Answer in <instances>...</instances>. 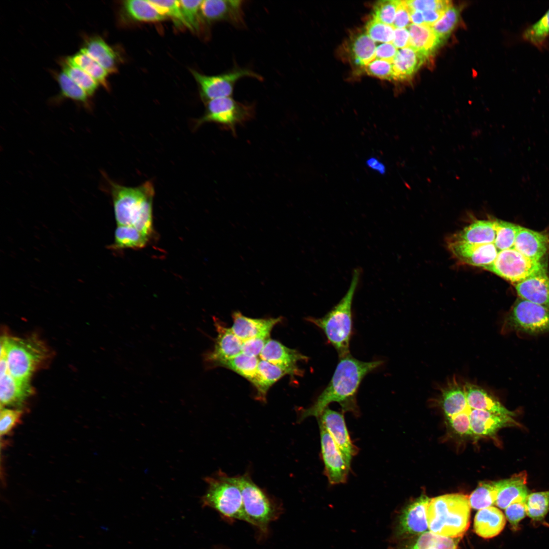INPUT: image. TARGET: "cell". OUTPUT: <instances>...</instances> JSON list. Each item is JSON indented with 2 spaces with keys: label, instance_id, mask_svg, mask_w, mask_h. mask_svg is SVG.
I'll list each match as a JSON object with an SVG mask.
<instances>
[{
  "label": "cell",
  "instance_id": "680465c9",
  "mask_svg": "<svg viewBox=\"0 0 549 549\" xmlns=\"http://www.w3.org/2000/svg\"><path fill=\"white\" fill-rule=\"evenodd\" d=\"M445 11L439 10H428L423 12L424 24L432 26L442 16Z\"/></svg>",
  "mask_w": 549,
  "mask_h": 549
},
{
  "label": "cell",
  "instance_id": "e0dca14e",
  "mask_svg": "<svg viewBox=\"0 0 549 549\" xmlns=\"http://www.w3.org/2000/svg\"><path fill=\"white\" fill-rule=\"evenodd\" d=\"M431 499L422 494L404 508L397 528L399 536L418 535L425 532L428 527L427 512Z\"/></svg>",
  "mask_w": 549,
  "mask_h": 549
},
{
  "label": "cell",
  "instance_id": "c3c4849f",
  "mask_svg": "<svg viewBox=\"0 0 549 549\" xmlns=\"http://www.w3.org/2000/svg\"><path fill=\"white\" fill-rule=\"evenodd\" d=\"M369 75L382 79L396 80L392 63L382 59H374L364 67Z\"/></svg>",
  "mask_w": 549,
  "mask_h": 549
},
{
  "label": "cell",
  "instance_id": "9c48e42d",
  "mask_svg": "<svg viewBox=\"0 0 549 549\" xmlns=\"http://www.w3.org/2000/svg\"><path fill=\"white\" fill-rule=\"evenodd\" d=\"M255 106L235 100L231 97L215 99L207 102L204 114L196 121V127L212 122L230 130L236 135V127L251 119Z\"/></svg>",
  "mask_w": 549,
  "mask_h": 549
},
{
  "label": "cell",
  "instance_id": "ba28073f",
  "mask_svg": "<svg viewBox=\"0 0 549 549\" xmlns=\"http://www.w3.org/2000/svg\"><path fill=\"white\" fill-rule=\"evenodd\" d=\"M504 331L536 334L549 331V307L518 298L503 321Z\"/></svg>",
  "mask_w": 549,
  "mask_h": 549
},
{
  "label": "cell",
  "instance_id": "7bdbcfd3",
  "mask_svg": "<svg viewBox=\"0 0 549 549\" xmlns=\"http://www.w3.org/2000/svg\"><path fill=\"white\" fill-rule=\"evenodd\" d=\"M162 14L170 17L176 25L191 29L182 14L179 1H149Z\"/></svg>",
  "mask_w": 549,
  "mask_h": 549
},
{
  "label": "cell",
  "instance_id": "30bf717a",
  "mask_svg": "<svg viewBox=\"0 0 549 549\" xmlns=\"http://www.w3.org/2000/svg\"><path fill=\"white\" fill-rule=\"evenodd\" d=\"M544 267L540 261L528 258L512 248L499 251L485 270L516 285Z\"/></svg>",
  "mask_w": 549,
  "mask_h": 549
},
{
  "label": "cell",
  "instance_id": "d590c367",
  "mask_svg": "<svg viewBox=\"0 0 549 549\" xmlns=\"http://www.w3.org/2000/svg\"><path fill=\"white\" fill-rule=\"evenodd\" d=\"M259 360L257 357L241 353L234 357L220 362L217 367L229 369L250 381L257 372Z\"/></svg>",
  "mask_w": 549,
  "mask_h": 549
},
{
  "label": "cell",
  "instance_id": "f5cc1de1",
  "mask_svg": "<svg viewBox=\"0 0 549 549\" xmlns=\"http://www.w3.org/2000/svg\"><path fill=\"white\" fill-rule=\"evenodd\" d=\"M269 339L259 337L242 342L241 353L252 356H260Z\"/></svg>",
  "mask_w": 549,
  "mask_h": 549
},
{
  "label": "cell",
  "instance_id": "d6a6232c",
  "mask_svg": "<svg viewBox=\"0 0 549 549\" xmlns=\"http://www.w3.org/2000/svg\"><path fill=\"white\" fill-rule=\"evenodd\" d=\"M522 38L540 50L548 48L549 9L538 21L523 31Z\"/></svg>",
  "mask_w": 549,
  "mask_h": 549
},
{
  "label": "cell",
  "instance_id": "2e32d148",
  "mask_svg": "<svg viewBox=\"0 0 549 549\" xmlns=\"http://www.w3.org/2000/svg\"><path fill=\"white\" fill-rule=\"evenodd\" d=\"M317 419L319 424L326 430L346 460L350 464L351 460L358 450L350 438L343 413L327 407Z\"/></svg>",
  "mask_w": 549,
  "mask_h": 549
},
{
  "label": "cell",
  "instance_id": "cb8c5ba5",
  "mask_svg": "<svg viewBox=\"0 0 549 549\" xmlns=\"http://www.w3.org/2000/svg\"><path fill=\"white\" fill-rule=\"evenodd\" d=\"M467 402L473 409L512 416L513 412L507 409L496 398L480 386L464 380Z\"/></svg>",
  "mask_w": 549,
  "mask_h": 549
},
{
  "label": "cell",
  "instance_id": "91938a15",
  "mask_svg": "<svg viewBox=\"0 0 549 549\" xmlns=\"http://www.w3.org/2000/svg\"><path fill=\"white\" fill-rule=\"evenodd\" d=\"M410 20L412 24L416 25L424 24L423 13L418 11L409 12Z\"/></svg>",
  "mask_w": 549,
  "mask_h": 549
},
{
  "label": "cell",
  "instance_id": "816d5d0a",
  "mask_svg": "<svg viewBox=\"0 0 549 549\" xmlns=\"http://www.w3.org/2000/svg\"><path fill=\"white\" fill-rule=\"evenodd\" d=\"M507 520L514 529H516L520 522L527 515L525 502H514L505 509Z\"/></svg>",
  "mask_w": 549,
  "mask_h": 549
},
{
  "label": "cell",
  "instance_id": "836d02e7",
  "mask_svg": "<svg viewBox=\"0 0 549 549\" xmlns=\"http://www.w3.org/2000/svg\"><path fill=\"white\" fill-rule=\"evenodd\" d=\"M70 58L76 66L89 75L99 85L108 88L107 77L109 73L84 50L81 48Z\"/></svg>",
  "mask_w": 549,
  "mask_h": 549
},
{
  "label": "cell",
  "instance_id": "f35d334b",
  "mask_svg": "<svg viewBox=\"0 0 549 549\" xmlns=\"http://www.w3.org/2000/svg\"><path fill=\"white\" fill-rule=\"evenodd\" d=\"M495 481H480L469 497L471 507L481 509L495 504L497 497Z\"/></svg>",
  "mask_w": 549,
  "mask_h": 549
},
{
  "label": "cell",
  "instance_id": "d4e9b609",
  "mask_svg": "<svg viewBox=\"0 0 549 549\" xmlns=\"http://www.w3.org/2000/svg\"><path fill=\"white\" fill-rule=\"evenodd\" d=\"M505 524L506 518L502 512L490 506L477 512L474 518V530L480 537L489 539L499 534Z\"/></svg>",
  "mask_w": 549,
  "mask_h": 549
},
{
  "label": "cell",
  "instance_id": "7dc6e473",
  "mask_svg": "<svg viewBox=\"0 0 549 549\" xmlns=\"http://www.w3.org/2000/svg\"><path fill=\"white\" fill-rule=\"evenodd\" d=\"M20 409L2 408L0 413V435L1 437L8 435L20 422L23 414Z\"/></svg>",
  "mask_w": 549,
  "mask_h": 549
},
{
  "label": "cell",
  "instance_id": "7402d4cb",
  "mask_svg": "<svg viewBox=\"0 0 549 549\" xmlns=\"http://www.w3.org/2000/svg\"><path fill=\"white\" fill-rule=\"evenodd\" d=\"M471 429L473 435L492 437L501 428L515 424L512 416L471 408Z\"/></svg>",
  "mask_w": 549,
  "mask_h": 549
},
{
  "label": "cell",
  "instance_id": "d6986e66",
  "mask_svg": "<svg viewBox=\"0 0 549 549\" xmlns=\"http://www.w3.org/2000/svg\"><path fill=\"white\" fill-rule=\"evenodd\" d=\"M231 329L242 342L259 337L269 338L273 328L281 322L282 317L251 318L236 311L232 315Z\"/></svg>",
  "mask_w": 549,
  "mask_h": 549
},
{
  "label": "cell",
  "instance_id": "8fae6325",
  "mask_svg": "<svg viewBox=\"0 0 549 549\" xmlns=\"http://www.w3.org/2000/svg\"><path fill=\"white\" fill-rule=\"evenodd\" d=\"M192 73L199 85L201 98L206 102L215 99L231 97L236 82L243 78H254L259 80L263 79L261 75L250 69L238 67L215 75H205L196 71H192Z\"/></svg>",
  "mask_w": 549,
  "mask_h": 549
},
{
  "label": "cell",
  "instance_id": "11a10c76",
  "mask_svg": "<svg viewBox=\"0 0 549 549\" xmlns=\"http://www.w3.org/2000/svg\"><path fill=\"white\" fill-rule=\"evenodd\" d=\"M398 51L392 43H383L376 47L375 59L392 63Z\"/></svg>",
  "mask_w": 549,
  "mask_h": 549
},
{
  "label": "cell",
  "instance_id": "8992f818",
  "mask_svg": "<svg viewBox=\"0 0 549 549\" xmlns=\"http://www.w3.org/2000/svg\"><path fill=\"white\" fill-rule=\"evenodd\" d=\"M204 481L207 489L201 499L203 506L213 508L230 520L253 525L245 511L241 490L231 476L219 470L215 475L204 478Z\"/></svg>",
  "mask_w": 549,
  "mask_h": 549
},
{
  "label": "cell",
  "instance_id": "277c9868",
  "mask_svg": "<svg viewBox=\"0 0 549 549\" xmlns=\"http://www.w3.org/2000/svg\"><path fill=\"white\" fill-rule=\"evenodd\" d=\"M361 272L360 268L354 269L346 293L325 316L318 318L311 317L306 318L307 321L323 331L328 342L337 351L340 358L350 354L352 331V306Z\"/></svg>",
  "mask_w": 549,
  "mask_h": 549
},
{
  "label": "cell",
  "instance_id": "3957f363",
  "mask_svg": "<svg viewBox=\"0 0 549 549\" xmlns=\"http://www.w3.org/2000/svg\"><path fill=\"white\" fill-rule=\"evenodd\" d=\"M470 507L469 497L461 493L431 499L427 512L429 529L438 535L459 538L468 529Z\"/></svg>",
  "mask_w": 549,
  "mask_h": 549
},
{
  "label": "cell",
  "instance_id": "b9f144b4",
  "mask_svg": "<svg viewBox=\"0 0 549 549\" xmlns=\"http://www.w3.org/2000/svg\"><path fill=\"white\" fill-rule=\"evenodd\" d=\"M459 17V9L451 6L445 11L441 18L431 27L443 42L455 28Z\"/></svg>",
  "mask_w": 549,
  "mask_h": 549
},
{
  "label": "cell",
  "instance_id": "e575fe53",
  "mask_svg": "<svg viewBox=\"0 0 549 549\" xmlns=\"http://www.w3.org/2000/svg\"><path fill=\"white\" fill-rule=\"evenodd\" d=\"M62 96L77 102L88 110L92 108L90 97L64 71L55 74Z\"/></svg>",
  "mask_w": 549,
  "mask_h": 549
},
{
  "label": "cell",
  "instance_id": "52a82bcc",
  "mask_svg": "<svg viewBox=\"0 0 549 549\" xmlns=\"http://www.w3.org/2000/svg\"><path fill=\"white\" fill-rule=\"evenodd\" d=\"M231 477L241 490L245 511L253 526L266 532L269 524L279 516L280 508L248 473Z\"/></svg>",
  "mask_w": 549,
  "mask_h": 549
},
{
  "label": "cell",
  "instance_id": "ab89813d",
  "mask_svg": "<svg viewBox=\"0 0 549 549\" xmlns=\"http://www.w3.org/2000/svg\"><path fill=\"white\" fill-rule=\"evenodd\" d=\"M525 506L529 517L534 521H543L549 511V491L528 494Z\"/></svg>",
  "mask_w": 549,
  "mask_h": 549
},
{
  "label": "cell",
  "instance_id": "60d3db41",
  "mask_svg": "<svg viewBox=\"0 0 549 549\" xmlns=\"http://www.w3.org/2000/svg\"><path fill=\"white\" fill-rule=\"evenodd\" d=\"M496 234L494 243L498 251L513 248L520 226L499 219H494Z\"/></svg>",
  "mask_w": 549,
  "mask_h": 549
},
{
  "label": "cell",
  "instance_id": "74e56055",
  "mask_svg": "<svg viewBox=\"0 0 549 549\" xmlns=\"http://www.w3.org/2000/svg\"><path fill=\"white\" fill-rule=\"evenodd\" d=\"M459 538L442 536L431 532L420 534L404 549H457Z\"/></svg>",
  "mask_w": 549,
  "mask_h": 549
},
{
  "label": "cell",
  "instance_id": "603a6c76",
  "mask_svg": "<svg viewBox=\"0 0 549 549\" xmlns=\"http://www.w3.org/2000/svg\"><path fill=\"white\" fill-rule=\"evenodd\" d=\"M548 244L544 234L521 226L513 248L528 258L540 261L547 252Z\"/></svg>",
  "mask_w": 549,
  "mask_h": 549
},
{
  "label": "cell",
  "instance_id": "7a4b0ae2",
  "mask_svg": "<svg viewBox=\"0 0 549 549\" xmlns=\"http://www.w3.org/2000/svg\"><path fill=\"white\" fill-rule=\"evenodd\" d=\"M112 197L117 225L131 226L150 237L155 189L148 180L137 187L118 184L104 174Z\"/></svg>",
  "mask_w": 549,
  "mask_h": 549
},
{
  "label": "cell",
  "instance_id": "44dd1931",
  "mask_svg": "<svg viewBox=\"0 0 549 549\" xmlns=\"http://www.w3.org/2000/svg\"><path fill=\"white\" fill-rule=\"evenodd\" d=\"M520 298L549 307V277L546 267L515 285Z\"/></svg>",
  "mask_w": 549,
  "mask_h": 549
},
{
  "label": "cell",
  "instance_id": "9f6ffc18",
  "mask_svg": "<svg viewBox=\"0 0 549 549\" xmlns=\"http://www.w3.org/2000/svg\"><path fill=\"white\" fill-rule=\"evenodd\" d=\"M392 44L397 49L410 46V34L407 28H394Z\"/></svg>",
  "mask_w": 549,
  "mask_h": 549
},
{
  "label": "cell",
  "instance_id": "f907efd6",
  "mask_svg": "<svg viewBox=\"0 0 549 549\" xmlns=\"http://www.w3.org/2000/svg\"><path fill=\"white\" fill-rule=\"evenodd\" d=\"M409 11L424 12L428 10L445 11L451 6L449 1L445 0H409L404 1Z\"/></svg>",
  "mask_w": 549,
  "mask_h": 549
},
{
  "label": "cell",
  "instance_id": "ee69618b",
  "mask_svg": "<svg viewBox=\"0 0 549 549\" xmlns=\"http://www.w3.org/2000/svg\"><path fill=\"white\" fill-rule=\"evenodd\" d=\"M365 30L366 33L374 41L392 43L394 28L392 25L372 18L367 23Z\"/></svg>",
  "mask_w": 549,
  "mask_h": 549
},
{
  "label": "cell",
  "instance_id": "4fadbf2b",
  "mask_svg": "<svg viewBox=\"0 0 549 549\" xmlns=\"http://www.w3.org/2000/svg\"><path fill=\"white\" fill-rule=\"evenodd\" d=\"M214 326L217 332L212 349L203 355L205 368L217 367L220 362L234 357L242 352V341L218 318H214Z\"/></svg>",
  "mask_w": 549,
  "mask_h": 549
},
{
  "label": "cell",
  "instance_id": "681fc988",
  "mask_svg": "<svg viewBox=\"0 0 549 549\" xmlns=\"http://www.w3.org/2000/svg\"><path fill=\"white\" fill-rule=\"evenodd\" d=\"M471 407H467L462 412L447 419L452 430L461 436L473 435L470 425Z\"/></svg>",
  "mask_w": 549,
  "mask_h": 549
},
{
  "label": "cell",
  "instance_id": "db71d44e",
  "mask_svg": "<svg viewBox=\"0 0 549 549\" xmlns=\"http://www.w3.org/2000/svg\"><path fill=\"white\" fill-rule=\"evenodd\" d=\"M411 24L409 10L405 1H401L392 26L394 28H407Z\"/></svg>",
  "mask_w": 549,
  "mask_h": 549
},
{
  "label": "cell",
  "instance_id": "83f0119b",
  "mask_svg": "<svg viewBox=\"0 0 549 549\" xmlns=\"http://www.w3.org/2000/svg\"><path fill=\"white\" fill-rule=\"evenodd\" d=\"M428 57L410 46L399 50L392 62L396 80L410 78L424 64Z\"/></svg>",
  "mask_w": 549,
  "mask_h": 549
},
{
  "label": "cell",
  "instance_id": "f1b7e54d",
  "mask_svg": "<svg viewBox=\"0 0 549 549\" xmlns=\"http://www.w3.org/2000/svg\"><path fill=\"white\" fill-rule=\"evenodd\" d=\"M407 28L410 34V46L428 57L443 43L430 26L412 23Z\"/></svg>",
  "mask_w": 549,
  "mask_h": 549
},
{
  "label": "cell",
  "instance_id": "6da1fadb",
  "mask_svg": "<svg viewBox=\"0 0 549 549\" xmlns=\"http://www.w3.org/2000/svg\"><path fill=\"white\" fill-rule=\"evenodd\" d=\"M383 363L382 360L362 361L350 354L340 358L332 377L326 387L309 408L300 409L298 422L307 417L319 418L331 403H338L342 412H350L358 415L359 410L356 394L364 377Z\"/></svg>",
  "mask_w": 549,
  "mask_h": 549
},
{
  "label": "cell",
  "instance_id": "9a60e30c",
  "mask_svg": "<svg viewBox=\"0 0 549 549\" xmlns=\"http://www.w3.org/2000/svg\"><path fill=\"white\" fill-rule=\"evenodd\" d=\"M260 357L261 359L279 367L292 377L303 375V371L299 368L298 363L309 359L297 350L289 348L271 339L267 341Z\"/></svg>",
  "mask_w": 549,
  "mask_h": 549
},
{
  "label": "cell",
  "instance_id": "1f68e13d",
  "mask_svg": "<svg viewBox=\"0 0 549 549\" xmlns=\"http://www.w3.org/2000/svg\"><path fill=\"white\" fill-rule=\"evenodd\" d=\"M123 7L127 14L135 20L157 22L166 19V16L160 13L149 1H125Z\"/></svg>",
  "mask_w": 549,
  "mask_h": 549
},
{
  "label": "cell",
  "instance_id": "7c38bea8",
  "mask_svg": "<svg viewBox=\"0 0 549 549\" xmlns=\"http://www.w3.org/2000/svg\"><path fill=\"white\" fill-rule=\"evenodd\" d=\"M319 424L324 473L330 484L345 483L350 469V464L346 460L334 441L326 430Z\"/></svg>",
  "mask_w": 549,
  "mask_h": 549
},
{
  "label": "cell",
  "instance_id": "5b68a950",
  "mask_svg": "<svg viewBox=\"0 0 549 549\" xmlns=\"http://www.w3.org/2000/svg\"><path fill=\"white\" fill-rule=\"evenodd\" d=\"M3 355L14 378L30 381L33 374L49 359L50 352L45 343L36 336H4L1 339V355Z\"/></svg>",
  "mask_w": 549,
  "mask_h": 549
},
{
  "label": "cell",
  "instance_id": "5bb4252c",
  "mask_svg": "<svg viewBox=\"0 0 549 549\" xmlns=\"http://www.w3.org/2000/svg\"><path fill=\"white\" fill-rule=\"evenodd\" d=\"M34 392L30 381H20L14 378L9 372L5 356H1V408L8 407L21 409Z\"/></svg>",
  "mask_w": 549,
  "mask_h": 549
},
{
  "label": "cell",
  "instance_id": "f546056e",
  "mask_svg": "<svg viewBox=\"0 0 549 549\" xmlns=\"http://www.w3.org/2000/svg\"><path fill=\"white\" fill-rule=\"evenodd\" d=\"M349 50L352 60L357 66L364 68L375 59L376 44L366 32L358 33L352 38Z\"/></svg>",
  "mask_w": 549,
  "mask_h": 549
},
{
  "label": "cell",
  "instance_id": "484cf974",
  "mask_svg": "<svg viewBox=\"0 0 549 549\" xmlns=\"http://www.w3.org/2000/svg\"><path fill=\"white\" fill-rule=\"evenodd\" d=\"M82 49L109 73H114L117 70L116 53L101 37H87Z\"/></svg>",
  "mask_w": 549,
  "mask_h": 549
},
{
  "label": "cell",
  "instance_id": "4dcf8cb0",
  "mask_svg": "<svg viewBox=\"0 0 549 549\" xmlns=\"http://www.w3.org/2000/svg\"><path fill=\"white\" fill-rule=\"evenodd\" d=\"M150 237L131 226L117 225L115 231L112 249H141L147 243Z\"/></svg>",
  "mask_w": 549,
  "mask_h": 549
},
{
  "label": "cell",
  "instance_id": "f6af8a7d",
  "mask_svg": "<svg viewBox=\"0 0 549 549\" xmlns=\"http://www.w3.org/2000/svg\"><path fill=\"white\" fill-rule=\"evenodd\" d=\"M401 1L386 0L378 2L373 9V18L392 25Z\"/></svg>",
  "mask_w": 549,
  "mask_h": 549
},
{
  "label": "cell",
  "instance_id": "bcb514c9",
  "mask_svg": "<svg viewBox=\"0 0 549 549\" xmlns=\"http://www.w3.org/2000/svg\"><path fill=\"white\" fill-rule=\"evenodd\" d=\"M180 6L187 22L192 30L199 31L203 21L200 7L202 1H179Z\"/></svg>",
  "mask_w": 549,
  "mask_h": 549
},
{
  "label": "cell",
  "instance_id": "ffe728a7",
  "mask_svg": "<svg viewBox=\"0 0 549 549\" xmlns=\"http://www.w3.org/2000/svg\"><path fill=\"white\" fill-rule=\"evenodd\" d=\"M526 472L515 474L510 478L495 481L497 497L495 504L501 509H505L511 504L525 502L528 496Z\"/></svg>",
  "mask_w": 549,
  "mask_h": 549
},
{
  "label": "cell",
  "instance_id": "6f0895ef",
  "mask_svg": "<svg viewBox=\"0 0 549 549\" xmlns=\"http://www.w3.org/2000/svg\"><path fill=\"white\" fill-rule=\"evenodd\" d=\"M365 165L367 167L381 175L386 174V167L385 165L376 157H371L369 158L365 161Z\"/></svg>",
  "mask_w": 549,
  "mask_h": 549
},
{
  "label": "cell",
  "instance_id": "ac0fdd59",
  "mask_svg": "<svg viewBox=\"0 0 549 549\" xmlns=\"http://www.w3.org/2000/svg\"><path fill=\"white\" fill-rule=\"evenodd\" d=\"M243 1L205 0L200 7L203 20L210 23L216 21H226L236 26L245 25L243 11Z\"/></svg>",
  "mask_w": 549,
  "mask_h": 549
},
{
  "label": "cell",
  "instance_id": "4316f807",
  "mask_svg": "<svg viewBox=\"0 0 549 549\" xmlns=\"http://www.w3.org/2000/svg\"><path fill=\"white\" fill-rule=\"evenodd\" d=\"M286 373L279 367L262 359L259 360L257 372L250 381L256 390L255 399L263 403L269 388Z\"/></svg>",
  "mask_w": 549,
  "mask_h": 549
},
{
  "label": "cell",
  "instance_id": "8d00e7d4",
  "mask_svg": "<svg viewBox=\"0 0 549 549\" xmlns=\"http://www.w3.org/2000/svg\"><path fill=\"white\" fill-rule=\"evenodd\" d=\"M60 65L63 71L82 88L89 97L94 95L99 85L95 79L76 66L70 57L61 60Z\"/></svg>",
  "mask_w": 549,
  "mask_h": 549
}]
</instances>
